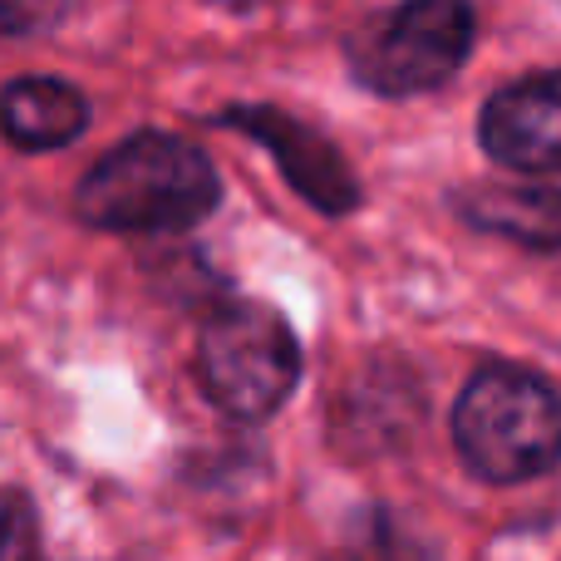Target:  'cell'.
<instances>
[{"mask_svg": "<svg viewBox=\"0 0 561 561\" xmlns=\"http://www.w3.org/2000/svg\"><path fill=\"white\" fill-rule=\"evenodd\" d=\"M222 197L213 158L178 134H134L108 148L75 193L79 222L99 232H187Z\"/></svg>", "mask_w": 561, "mask_h": 561, "instance_id": "cell-1", "label": "cell"}, {"mask_svg": "<svg viewBox=\"0 0 561 561\" xmlns=\"http://www.w3.org/2000/svg\"><path fill=\"white\" fill-rule=\"evenodd\" d=\"M458 458L488 483H527L557 468L561 414L537 369L493 359L463 385L454 404Z\"/></svg>", "mask_w": 561, "mask_h": 561, "instance_id": "cell-2", "label": "cell"}, {"mask_svg": "<svg viewBox=\"0 0 561 561\" xmlns=\"http://www.w3.org/2000/svg\"><path fill=\"white\" fill-rule=\"evenodd\" d=\"M197 375L227 419L262 424L300 379L296 330L266 300H227L197 330Z\"/></svg>", "mask_w": 561, "mask_h": 561, "instance_id": "cell-3", "label": "cell"}, {"mask_svg": "<svg viewBox=\"0 0 561 561\" xmlns=\"http://www.w3.org/2000/svg\"><path fill=\"white\" fill-rule=\"evenodd\" d=\"M478 15L458 0H419L365 20L345 39L350 75L385 99L428 94L448 84L473 55Z\"/></svg>", "mask_w": 561, "mask_h": 561, "instance_id": "cell-4", "label": "cell"}, {"mask_svg": "<svg viewBox=\"0 0 561 561\" xmlns=\"http://www.w3.org/2000/svg\"><path fill=\"white\" fill-rule=\"evenodd\" d=\"M217 124L242 128V134H252L256 144L272 148L280 173H286V183L296 187L316 213L345 217L359 207L355 168H350L345 158H340V148L330 144L325 134H316L310 124H300V118L280 114V108H266V104H237V108H227Z\"/></svg>", "mask_w": 561, "mask_h": 561, "instance_id": "cell-5", "label": "cell"}, {"mask_svg": "<svg viewBox=\"0 0 561 561\" xmlns=\"http://www.w3.org/2000/svg\"><path fill=\"white\" fill-rule=\"evenodd\" d=\"M478 144L503 168L552 173L561 158V79L542 69L497 89L478 114Z\"/></svg>", "mask_w": 561, "mask_h": 561, "instance_id": "cell-6", "label": "cell"}, {"mask_svg": "<svg viewBox=\"0 0 561 561\" xmlns=\"http://www.w3.org/2000/svg\"><path fill=\"white\" fill-rule=\"evenodd\" d=\"M89 128V99L65 79L25 75L0 89V134L20 153H45V148L75 144Z\"/></svg>", "mask_w": 561, "mask_h": 561, "instance_id": "cell-7", "label": "cell"}, {"mask_svg": "<svg viewBox=\"0 0 561 561\" xmlns=\"http://www.w3.org/2000/svg\"><path fill=\"white\" fill-rule=\"evenodd\" d=\"M463 217L473 227L503 232L513 242H527L537 252L557 247V193L552 187H483L473 203H463Z\"/></svg>", "mask_w": 561, "mask_h": 561, "instance_id": "cell-8", "label": "cell"}, {"mask_svg": "<svg viewBox=\"0 0 561 561\" xmlns=\"http://www.w3.org/2000/svg\"><path fill=\"white\" fill-rule=\"evenodd\" d=\"M39 557V517L25 493L0 488V561H35Z\"/></svg>", "mask_w": 561, "mask_h": 561, "instance_id": "cell-9", "label": "cell"}, {"mask_svg": "<svg viewBox=\"0 0 561 561\" xmlns=\"http://www.w3.org/2000/svg\"><path fill=\"white\" fill-rule=\"evenodd\" d=\"M65 20L59 5H39V0H0V35H30V30H49Z\"/></svg>", "mask_w": 561, "mask_h": 561, "instance_id": "cell-10", "label": "cell"}]
</instances>
